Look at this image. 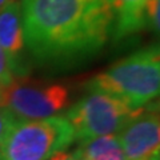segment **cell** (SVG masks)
Returning a JSON list of instances; mask_svg holds the SVG:
<instances>
[{
  "instance_id": "6da1fadb",
  "label": "cell",
  "mask_w": 160,
  "mask_h": 160,
  "mask_svg": "<svg viewBox=\"0 0 160 160\" xmlns=\"http://www.w3.org/2000/svg\"><path fill=\"white\" fill-rule=\"evenodd\" d=\"M24 43L46 62L98 52L113 28L112 0H22Z\"/></svg>"
},
{
  "instance_id": "7a4b0ae2",
  "label": "cell",
  "mask_w": 160,
  "mask_h": 160,
  "mask_svg": "<svg viewBox=\"0 0 160 160\" xmlns=\"http://www.w3.org/2000/svg\"><path fill=\"white\" fill-rule=\"evenodd\" d=\"M88 88L122 99L133 108L146 107L160 91L159 47L143 48L122 59L89 80Z\"/></svg>"
},
{
  "instance_id": "3957f363",
  "label": "cell",
  "mask_w": 160,
  "mask_h": 160,
  "mask_svg": "<svg viewBox=\"0 0 160 160\" xmlns=\"http://www.w3.org/2000/svg\"><path fill=\"white\" fill-rule=\"evenodd\" d=\"M73 140V129L64 116L16 120L2 143L0 160H47Z\"/></svg>"
},
{
  "instance_id": "277c9868",
  "label": "cell",
  "mask_w": 160,
  "mask_h": 160,
  "mask_svg": "<svg viewBox=\"0 0 160 160\" xmlns=\"http://www.w3.org/2000/svg\"><path fill=\"white\" fill-rule=\"evenodd\" d=\"M112 95L91 91L68 109L64 118L73 129L75 139L88 140L116 135L143 111Z\"/></svg>"
},
{
  "instance_id": "5b68a950",
  "label": "cell",
  "mask_w": 160,
  "mask_h": 160,
  "mask_svg": "<svg viewBox=\"0 0 160 160\" xmlns=\"http://www.w3.org/2000/svg\"><path fill=\"white\" fill-rule=\"evenodd\" d=\"M116 136L126 160H159L160 120L158 109L144 107Z\"/></svg>"
},
{
  "instance_id": "8992f818",
  "label": "cell",
  "mask_w": 160,
  "mask_h": 160,
  "mask_svg": "<svg viewBox=\"0 0 160 160\" xmlns=\"http://www.w3.org/2000/svg\"><path fill=\"white\" fill-rule=\"evenodd\" d=\"M0 47L11 60L15 72L20 71L19 59L26 48L23 32L22 4L19 0L9 2L0 11Z\"/></svg>"
},
{
  "instance_id": "52a82bcc",
  "label": "cell",
  "mask_w": 160,
  "mask_h": 160,
  "mask_svg": "<svg viewBox=\"0 0 160 160\" xmlns=\"http://www.w3.org/2000/svg\"><path fill=\"white\" fill-rule=\"evenodd\" d=\"M113 28L116 39L126 38L147 28V0H112Z\"/></svg>"
},
{
  "instance_id": "ba28073f",
  "label": "cell",
  "mask_w": 160,
  "mask_h": 160,
  "mask_svg": "<svg viewBox=\"0 0 160 160\" xmlns=\"http://www.w3.org/2000/svg\"><path fill=\"white\" fill-rule=\"evenodd\" d=\"M75 156L86 160H126L116 135H106L83 140Z\"/></svg>"
},
{
  "instance_id": "9c48e42d",
  "label": "cell",
  "mask_w": 160,
  "mask_h": 160,
  "mask_svg": "<svg viewBox=\"0 0 160 160\" xmlns=\"http://www.w3.org/2000/svg\"><path fill=\"white\" fill-rule=\"evenodd\" d=\"M15 68L12 66L11 60L7 56V53L3 51V48L0 47V86L9 83L15 78Z\"/></svg>"
},
{
  "instance_id": "30bf717a",
  "label": "cell",
  "mask_w": 160,
  "mask_h": 160,
  "mask_svg": "<svg viewBox=\"0 0 160 160\" xmlns=\"http://www.w3.org/2000/svg\"><path fill=\"white\" fill-rule=\"evenodd\" d=\"M159 3L160 0H147L146 7V18L147 27H149L153 32H159Z\"/></svg>"
},
{
  "instance_id": "8fae6325",
  "label": "cell",
  "mask_w": 160,
  "mask_h": 160,
  "mask_svg": "<svg viewBox=\"0 0 160 160\" xmlns=\"http://www.w3.org/2000/svg\"><path fill=\"white\" fill-rule=\"evenodd\" d=\"M16 122V119L9 112H7L6 109L0 108V147H2V143L4 138H6V135L8 132V129L11 128L12 124Z\"/></svg>"
},
{
  "instance_id": "7c38bea8",
  "label": "cell",
  "mask_w": 160,
  "mask_h": 160,
  "mask_svg": "<svg viewBox=\"0 0 160 160\" xmlns=\"http://www.w3.org/2000/svg\"><path fill=\"white\" fill-rule=\"evenodd\" d=\"M47 160H76V159H75L73 153L66 151V149H62V151H58L53 155H51Z\"/></svg>"
},
{
  "instance_id": "4fadbf2b",
  "label": "cell",
  "mask_w": 160,
  "mask_h": 160,
  "mask_svg": "<svg viewBox=\"0 0 160 160\" xmlns=\"http://www.w3.org/2000/svg\"><path fill=\"white\" fill-rule=\"evenodd\" d=\"M9 2H12V0H0V11H2V9L6 7Z\"/></svg>"
},
{
  "instance_id": "5bb4252c",
  "label": "cell",
  "mask_w": 160,
  "mask_h": 160,
  "mask_svg": "<svg viewBox=\"0 0 160 160\" xmlns=\"http://www.w3.org/2000/svg\"><path fill=\"white\" fill-rule=\"evenodd\" d=\"M75 155V153H73ZM75 159H76V160H86V159H83V158H78V156H75Z\"/></svg>"
}]
</instances>
